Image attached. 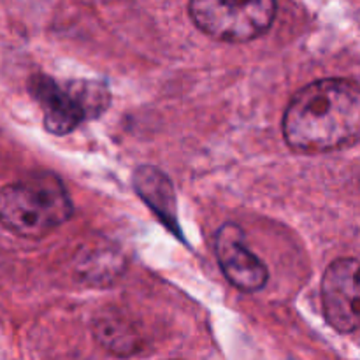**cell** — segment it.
<instances>
[{"label":"cell","mask_w":360,"mask_h":360,"mask_svg":"<svg viewBox=\"0 0 360 360\" xmlns=\"http://www.w3.org/2000/svg\"><path fill=\"white\" fill-rule=\"evenodd\" d=\"M322 306L327 322L338 333L360 329V260L338 259L322 278Z\"/></svg>","instance_id":"cell-5"},{"label":"cell","mask_w":360,"mask_h":360,"mask_svg":"<svg viewBox=\"0 0 360 360\" xmlns=\"http://www.w3.org/2000/svg\"><path fill=\"white\" fill-rule=\"evenodd\" d=\"M214 250L225 278L236 288L257 292L267 283V267L246 248L245 234L236 224H225L218 229Z\"/></svg>","instance_id":"cell-6"},{"label":"cell","mask_w":360,"mask_h":360,"mask_svg":"<svg viewBox=\"0 0 360 360\" xmlns=\"http://www.w3.org/2000/svg\"><path fill=\"white\" fill-rule=\"evenodd\" d=\"M72 211L69 192L53 174H34L0 190V224L20 238H46Z\"/></svg>","instance_id":"cell-2"},{"label":"cell","mask_w":360,"mask_h":360,"mask_svg":"<svg viewBox=\"0 0 360 360\" xmlns=\"http://www.w3.org/2000/svg\"><path fill=\"white\" fill-rule=\"evenodd\" d=\"M288 146L302 153L341 150L360 139V86L348 79H320L292 97L283 116Z\"/></svg>","instance_id":"cell-1"},{"label":"cell","mask_w":360,"mask_h":360,"mask_svg":"<svg viewBox=\"0 0 360 360\" xmlns=\"http://www.w3.org/2000/svg\"><path fill=\"white\" fill-rule=\"evenodd\" d=\"M30 94L44 111L46 129L56 136H65L81 123L97 118L108 109L111 101L108 88L101 83H58L48 76L32 77Z\"/></svg>","instance_id":"cell-3"},{"label":"cell","mask_w":360,"mask_h":360,"mask_svg":"<svg viewBox=\"0 0 360 360\" xmlns=\"http://www.w3.org/2000/svg\"><path fill=\"white\" fill-rule=\"evenodd\" d=\"M195 27L224 42H248L266 34L276 16V0H190Z\"/></svg>","instance_id":"cell-4"}]
</instances>
